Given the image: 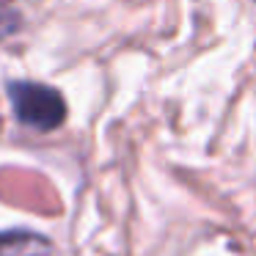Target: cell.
I'll list each match as a JSON object with an SVG mask.
<instances>
[{"label":"cell","instance_id":"3957f363","mask_svg":"<svg viewBox=\"0 0 256 256\" xmlns=\"http://www.w3.org/2000/svg\"><path fill=\"white\" fill-rule=\"evenodd\" d=\"M17 28H20V14L3 8V12H0V39H6V36L14 34Z\"/></svg>","mask_w":256,"mask_h":256},{"label":"cell","instance_id":"7a4b0ae2","mask_svg":"<svg viewBox=\"0 0 256 256\" xmlns=\"http://www.w3.org/2000/svg\"><path fill=\"white\" fill-rule=\"evenodd\" d=\"M50 240L34 232H0V256H44Z\"/></svg>","mask_w":256,"mask_h":256},{"label":"cell","instance_id":"6da1fadb","mask_svg":"<svg viewBox=\"0 0 256 256\" xmlns=\"http://www.w3.org/2000/svg\"><path fill=\"white\" fill-rule=\"evenodd\" d=\"M8 96L17 118L25 127L34 130H56L66 118V102L56 88L42 83H12L8 86Z\"/></svg>","mask_w":256,"mask_h":256}]
</instances>
